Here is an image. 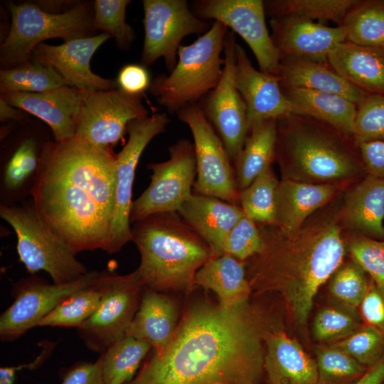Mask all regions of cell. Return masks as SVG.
<instances>
[{"instance_id":"cell-1","label":"cell","mask_w":384,"mask_h":384,"mask_svg":"<svg viewBox=\"0 0 384 384\" xmlns=\"http://www.w3.org/2000/svg\"><path fill=\"white\" fill-rule=\"evenodd\" d=\"M268 331L248 302L228 309L198 302L185 312L166 348L126 384H257Z\"/></svg>"},{"instance_id":"cell-2","label":"cell","mask_w":384,"mask_h":384,"mask_svg":"<svg viewBox=\"0 0 384 384\" xmlns=\"http://www.w3.org/2000/svg\"><path fill=\"white\" fill-rule=\"evenodd\" d=\"M117 154L75 137L43 145L31 199L38 215L77 255L107 252L115 207Z\"/></svg>"},{"instance_id":"cell-3","label":"cell","mask_w":384,"mask_h":384,"mask_svg":"<svg viewBox=\"0 0 384 384\" xmlns=\"http://www.w3.org/2000/svg\"><path fill=\"white\" fill-rule=\"evenodd\" d=\"M263 249L246 272L251 289L277 291L296 324H306L319 287L341 265L345 247L336 220H319L292 233L259 228Z\"/></svg>"},{"instance_id":"cell-4","label":"cell","mask_w":384,"mask_h":384,"mask_svg":"<svg viewBox=\"0 0 384 384\" xmlns=\"http://www.w3.org/2000/svg\"><path fill=\"white\" fill-rule=\"evenodd\" d=\"M132 242L140 253L136 272L154 291L188 292L197 271L212 257L207 242L177 212L150 215L132 223Z\"/></svg>"},{"instance_id":"cell-5","label":"cell","mask_w":384,"mask_h":384,"mask_svg":"<svg viewBox=\"0 0 384 384\" xmlns=\"http://www.w3.org/2000/svg\"><path fill=\"white\" fill-rule=\"evenodd\" d=\"M351 139L306 115L290 113L277 119L275 158L282 179L329 183L356 176L362 166Z\"/></svg>"},{"instance_id":"cell-6","label":"cell","mask_w":384,"mask_h":384,"mask_svg":"<svg viewBox=\"0 0 384 384\" xmlns=\"http://www.w3.org/2000/svg\"><path fill=\"white\" fill-rule=\"evenodd\" d=\"M228 28L215 21L210 29L188 46H180L169 75L156 76L149 90L170 114L198 102L218 85L225 63L221 53Z\"/></svg>"},{"instance_id":"cell-7","label":"cell","mask_w":384,"mask_h":384,"mask_svg":"<svg viewBox=\"0 0 384 384\" xmlns=\"http://www.w3.org/2000/svg\"><path fill=\"white\" fill-rule=\"evenodd\" d=\"M0 216L15 231L20 260L31 274L43 270L54 284H61L89 272L68 245L41 219L31 198L14 205L0 204Z\"/></svg>"},{"instance_id":"cell-8","label":"cell","mask_w":384,"mask_h":384,"mask_svg":"<svg viewBox=\"0 0 384 384\" xmlns=\"http://www.w3.org/2000/svg\"><path fill=\"white\" fill-rule=\"evenodd\" d=\"M11 24L0 46L3 69L31 60L34 48L43 41L60 38L65 42L88 36L93 16L87 3H77L67 11L50 13L34 3H10Z\"/></svg>"},{"instance_id":"cell-9","label":"cell","mask_w":384,"mask_h":384,"mask_svg":"<svg viewBox=\"0 0 384 384\" xmlns=\"http://www.w3.org/2000/svg\"><path fill=\"white\" fill-rule=\"evenodd\" d=\"M100 283V302L77 331L89 349L102 353L126 335L144 287L136 270L125 275L101 272Z\"/></svg>"},{"instance_id":"cell-10","label":"cell","mask_w":384,"mask_h":384,"mask_svg":"<svg viewBox=\"0 0 384 384\" xmlns=\"http://www.w3.org/2000/svg\"><path fill=\"white\" fill-rule=\"evenodd\" d=\"M169 151L168 160L147 165V169L152 172L151 181L132 203L130 223L157 213L178 212L192 196L197 175L193 143L186 139H178Z\"/></svg>"},{"instance_id":"cell-11","label":"cell","mask_w":384,"mask_h":384,"mask_svg":"<svg viewBox=\"0 0 384 384\" xmlns=\"http://www.w3.org/2000/svg\"><path fill=\"white\" fill-rule=\"evenodd\" d=\"M80 92L75 137L99 148L113 149L123 139L129 122L148 116L142 95L129 94L119 87Z\"/></svg>"},{"instance_id":"cell-12","label":"cell","mask_w":384,"mask_h":384,"mask_svg":"<svg viewBox=\"0 0 384 384\" xmlns=\"http://www.w3.org/2000/svg\"><path fill=\"white\" fill-rule=\"evenodd\" d=\"M178 119L190 129L196 153L195 193L240 204L234 167L224 144L198 103L181 109Z\"/></svg>"},{"instance_id":"cell-13","label":"cell","mask_w":384,"mask_h":384,"mask_svg":"<svg viewBox=\"0 0 384 384\" xmlns=\"http://www.w3.org/2000/svg\"><path fill=\"white\" fill-rule=\"evenodd\" d=\"M143 9L142 61L149 65L163 58L169 73L177 63L183 38L191 34H203L211 26L190 9L186 0H144Z\"/></svg>"},{"instance_id":"cell-14","label":"cell","mask_w":384,"mask_h":384,"mask_svg":"<svg viewBox=\"0 0 384 384\" xmlns=\"http://www.w3.org/2000/svg\"><path fill=\"white\" fill-rule=\"evenodd\" d=\"M169 122L166 113H154L133 119L127 125L128 140L117 154L115 207L107 250L109 254L118 252L127 242L132 241L129 215L137 165L148 144L165 132Z\"/></svg>"},{"instance_id":"cell-15","label":"cell","mask_w":384,"mask_h":384,"mask_svg":"<svg viewBox=\"0 0 384 384\" xmlns=\"http://www.w3.org/2000/svg\"><path fill=\"white\" fill-rule=\"evenodd\" d=\"M235 33L228 31L224 42L225 63L215 88L198 105L222 140L232 164L238 159L249 132L246 105L235 82Z\"/></svg>"},{"instance_id":"cell-16","label":"cell","mask_w":384,"mask_h":384,"mask_svg":"<svg viewBox=\"0 0 384 384\" xmlns=\"http://www.w3.org/2000/svg\"><path fill=\"white\" fill-rule=\"evenodd\" d=\"M100 272L89 271L80 279L65 284H49L34 274L14 283L13 303L1 314L0 338L11 341L29 329L64 299L91 284Z\"/></svg>"},{"instance_id":"cell-17","label":"cell","mask_w":384,"mask_h":384,"mask_svg":"<svg viewBox=\"0 0 384 384\" xmlns=\"http://www.w3.org/2000/svg\"><path fill=\"white\" fill-rule=\"evenodd\" d=\"M192 4V11L200 18L219 21L243 38L260 70L277 75L279 55L267 28L264 1L197 0Z\"/></svg>"},{"instance_id":"cell-18","label":"cell","mask_w":384,"mask_h":384,"mask_svg":"<svg viewBox=\"0 0 384 384\" xmlns=\"http://www.w3.org/2000/svg\"><path fill=\"white\" fill-rule=\"evenodd\" d=\"M111 36H97L73 39L59 46L38 45L31 60L55 70L66 85L79 90H107L118 87L117 80L106 79L90 69V60L98 48Z\"/></svg>"},{"instance_id":"cell-19","label":"cell","mask_w":384,"mask_h":384,"mask_svg":"<svg viewBox=\"0 0 384 384\" xmlns=\"http://www.w3.org/2000/svg\"><path fill=\"white\" fill-rule=\"evenodd\" d=\"M270 26L279 60L299 58L327 63L330 52L346 41L343 26L329 27L294 15L271 18Z\"/></svg>"},{"instance_id":"cell-20","label":"cell","mask_w":384,"mask_h":384,"mask_svg":"<svg viewBox=\"0 0 384 384\" xmlns=\"http://www.w3.org/2000/svg\"><path fill=\"white\" fill-rule=\"evenodd\" d=\"M235 82L247 107L249 129L262 121L277 120L293 113L278 77L255 69L238 43L235 48Z\"/></svg>"},{"instance_id":"cell-21","label":"cell","mask_w":384,"mask_h":384,"mask_svg":"<svg viewBox=\"0 0 384 384\" xmlns=\"http://www.w3.org/2000/svg\"><path fill=\"white\" fill-rule=\"evenodd\" d=\"M9 105L33 114L50 128L53 139L65 141L75 135V118L80 90L64 85L43 92H12L1 95Z\"/></svg>"},{"instance_id":"cell-22","label":"cell","mask_w":384,"mask_h":384,"mask_svg":"<svg viewBox=\"0 0 384 384\" xmlns=\"http://www.w3.org/2000/svg\"><path fill=\"white\" fill-rule=\"evenodd\" d=\"M177 213L207 242L212 252L211 257L220 256L225 236L244 216L240 205L196 193Z\"/></svg>"},{"instance_id":"cell-23","label":"cell","mask_w":384,"mask_h":384,"mask_svg":"<svg viewBox=\"0 0 384 384\" xmlns=\"http://www.w3.org/2000/svg\"><path fill=\"white\" fill-rule=\"evenodd\" d=\"M263 368L270 384H318L316 361L282 331H268Z\"/></svg>"},{"instance_id":"cell-24","label":"cell","mask_w":384,"mask_h":384,"mask_svg":"<svg viewBox=\"0 0 384 384\" xmlns=\"http://www.w3.org/2000/svg\"><path fill=\"white\" fill-rule=\"evenodd\" d=\"M33 136L21 139L3 158L0 167V204L14 205L31 198L44 144Z\"/></svg>"},{"instance_id":"cell-25","label":"cell","mask_w":384,"mask_h":384,"mask_svg":"<svg viewBox=\"0 0 384 384\" xmlns=\"http://www.w3.org/2000/svg\"><path fill=\"white\" fill-rule=\"evenodd\" d=\"M277 76L282 88H305L343 97L357 106L368 93L348 82L327 63L282 58Z\"/></svg>"},{"instance_id":"cell-26","label":"cell","mask_w":384,"mask_h":384,"mask_svg":"<svg viewBox=\"0 0 384 384\" xmlns=\"http://www.w3.org/2000/svg\"><path fill=\"white\" fill-rule=\"evenodd\" d=\"M331 183H310L289 179L279 181L275 197L274 225L284 232L299 229L306 219L336 193Z\"/></svg>"},{"instance_id":"cell-27","label":"cell","mask_w":384,"mask_h":384,"mask_svg":"<svg viewBox=\"0 0 384 384\" xmlns=\"http://www.w3.org/2000/svg\"><path fill=\"white\" fill-rule=\"evenodd\" d=\"M327 60L351 84L368 94L384 95V50L346 41L330 52Z\"/></svg>"},{"instance_id":"cell-28","label":"cell","mask_w":384,"mask_h":384,"mask_svg":"<svg viewBox=\"0 0 384 384\" xmlns=\"http://www.w3.org/2000/svg\"><path fill=\"white\" fill-rule=\"evenodd\" d=\"M174 302L161 292L144 287L139 308L126 335L147 342L156 353L169 344L177 327Z\"/></svg>"},{"instance_id":"cell-29","label":"cell","mask_w":384,"mask_h":384,"mask_svg":"<svg viewBox=\"0 0 384 384\" xmlns=\"http://www.w3.org/2000/svg\"><path fill=\"white\" fill-rule=\"evenodd\" d=\"M195 285L213 291L219 304L228 309L248 302L252 290L245 262L224 254L210 257L196 272Z\"/></svg>"},{"instance_id":"cell-30","label":"cell","mask_w":384,"mask_h":384,"mask_svg":"<svg viewBox=\"0 0 384 384\" xmlns=\"http://www.w3.org/2000/svg\"><path fill=\"white\" fill-rule=\"evenodd\" d=\"M342 218L352 229L384 238V178L368 175L345 195Z\"/></svg>"},{"instance_id":"cell-31","label":"cell","mask_w":384,"mask_h":384,"mask_svg":"<svg viewBox=\"0 0 384 384\" xmlns=\"http://www.w3.org/2000/svg\"><path fill=\"white\" fill-rule=\"evenodd\" d=\"M281 89L292 104L293 113L312 117L353 138L356 104L331 93L297 87Z\"/></svg>"},{"instance_id":"cell-32","label":"cell","mask_w":384,"mask_h":384,"mask_svg":"<svg viewBox=\"0 0 384 384\" xmlns=\"http://www.w3.org/2000/svg\"><path fill=\"white\" fill-rule=\"evenodd\" d=\"M277 119H267L250 128L244 146L234 164L239 191L271 166L275 158Z\"/></svg>"},{"instance_id":"cell-33","label":"cell","mask_w":384,"mask_h":384,"mask_svg":"<svg viewBox=\"0 0 384 384\" xmlns=\"http://www.w3.org/2000/svg\"><path fill=\"white\" fill-rule=\"evenodd\" d=\"M151 348L147 342L129 336L112 343L100 355L104 384H126L132 380Z\"/></svg>"},{"instance_id":"cell-34","label":"cell","mask_w":384,"mask_h":384,"mask_svg":"<svg viewBox=\"0 0 384 384\" xmlns=\"http://www.w3.org/2000/svg\"><path fill=\"white\" fill-rule=\"evenodd\" d=\"M341 26L347 41L384 50V0H358Z\"/></svg>"},{"instance_id":"cell-35","label":"cell","mask_w":384,"mask_h":384,"mask_svg":"<svg viewBox=\"0 0 384 384\" xmlns=\"http://www.w3.org/2000/svg\"><path fill=\"white\" fill-rule=\"evenodd\" d=\"M66 85L52 68L33 60L0 71V92H43Z\"/></svg>"},{"instance_id":"cell-36","label":"cell","mask_w":384,"mask_h":384,"mask_svg":"<svg viewBox=\"0 0 384 384\" xmlns=\"http://www.w3.org/2000/svg\"><path fill=\"white\" fill-rule=\"evenodd\" d=\"M100 274L91 284L60 302L41 320L38 326L79 327L95 311L100 302Z\"/></svg>"},{"instance_id":"cell-37","label":"cell","mask_w":384,"mask_h":384,"mask_svg":"<svg viewBox=\"0 0 384 384\" xmlns=\"http://www.w3.org/2000/svg\"><path fill=\"white\" fill-rule=\"evenodd\" d=\"M358 0H272L264 1L265 14L271 18L294 15L309 20L332 21L341 26Z\"/></svg>"},{"instance_id":"cell-38","label":"cell","mask_w":384,"mask_h":384,"mask_svg":"<svg viewBox=\"0 0 384 384\" xmlns=\"http://www.w3.org/2000/svg\"><path fill=\"white\" fill-rule=\"evenodd\" d=\"M278 183L279 181L270 166L240 191V206L244 215L255 223L274 225Z\"/></svg>"},{"instance_id":"cell-39","label":"cell","mask_w":384,"mask_h":384,"mask_svg":"<svg viewBox=\"0 0 384 384\" xmlns=\"http://www.w3.org/2000/svg\"><path fill=\"white\" fill-rule=\"evenodd\" d=\"M318 384H341L359 379L368 370L333 344L316 348Z\"/></svg>"},{"instance_id":"cell-40","label":"cell","mask_w":384,"mask_h":384,"mask_svg":"<svg viewBox=\"0 0 384 384\" xmlns=\"http://www.w3.org/2000/svg\"><path fill=\"white\" fill-rule=\"evenodd\" d=\"M365 272L354 260L341 265L336 271L329 292L341 307L356 312L370 285Z\"/></svg>"},{"instance_id":"cell-41","label":"cell","mask_w":384,"mask_h":384,"mask_svg":"<svg viewBox=\"0 0 384 384\" xmlns=\"http://www.w3.org/2000/svg\"><path fill=\"white\" fill-rule=\"evenodd\" d=\"M129 0H96L92 20L93 30H99L114 38L122 48H128L135 36L125 21Z\"/></svg>"},{"instance_id":"cell-42","label":"cell","mask_w":384,"mask_h":384,"mask_svg":"<svg viewBox=\"0 0 384 384\" xmlns=\"http://www.w3.org/2000/svg\"><path fill=\"white\" fill-rule=\"evenodd\" d=\"M361 326L356 312L343 307H326L316 315L312 330L314 338L320 342H337L352 335Z\"/></svg>"},{"instance_id":"cell-43","label":"cell","mask_w":384,"mask_h":384,"mask_svg":"<svg viewBox=\"0 0 384 384\" xmlns=\"http://www.w3.org/2000/svg\"><path fill=\"white\" fill-rule=\"evenodd\" d=\"M332 344L368 368L384 356V334L368 324L362 325L352 335Z\"/></svg>"},{"instance_id":"cell-44","label":"cell","mask_w":384,"mask_h":384,"mask_svg":"<svg viewBox=\"0 0 384 384\" xmlns=\"http://www.w3.org/2000/svg\"><path fill=\"white\" fill-rule=\"evenodd\" d=\"M353 139L356 144L384 140V95L368 94L358 105Z\"/></svg>"},{"instance_id":"cell-45","label":"cell","mask_w":384,"mask_h":384,"mask_svg":"<svg viewBox=\"0 0 384 384\" xmlns=\"http://www.w3.org/2000/svg\"><path fill=\"white\" fill-rule=\"evenodd\" d=\"M263 245L255 222L244 215L225 236L220 247V255L228 254L244 262L259 254Z\"/></svg>"},{"instance_id":"cell-46","label":"cell","mask_w":384,"mask_h":384,"mask_svg":"<svg viewBox=\"0 0 384 384\" xmlns=\"http://www.w3.org/2000/svg\"><path fill=\"white\" fill-rule=\"evenodd\" d=\"M348 250L353 260L370 274L384 297V241L355 238L349 242Z\"/></svg>"},{"instance_id":"cell-47","label":"cell","mask_w":384,"mask_h":384,"mask_svg":"<svg viewBox=\"0 0 384 384\" xmlns=\"http://www.w3.org/2000/svg\"><path fill=\"white\" fill-rule=\"evenodd\" d=\"M149 74L144 66L127 64L119 70L117 82L118 87L134 95H142L151 84Z\"/></svg>"},{"instance_id":"cell-48","label":"cell","mask_w":384,"mask_h":384,"mask_svg":"<svg viewBox=\"0 0 384 384\" xmlns=\"http://www.w3.org/2000/svg\"><path fill=\"white\" fill-rule=\"evenodd\" d=\"M359 307L366 324L384 334V297L373 282Z\"/></svg>"},{"instance_id":"cell-49","label":"cell","mask_w":384,"mask_h":384,"mask_svg":"<svg viewBox=\"0 0 384 384\" xmlns=\"http://www.w3.org/2000/svg\"><path fill=\"white\" fill-rule=\"evenodd\" d=\"M60 384H104L101 356L95 362H82L67 369Z\"/></svg>"},{"instance_id":"cell-50","label":"cell","mask_w":384,"mask_h":384,"mask_svg":"<svg viewBox=\"0 0 384 384\" xmlns=\"http://www.w3.org/2000/svg\"><path fill=\"white\" fill-rule=\"evenodd\" d=\"M356 145L370 175L384 178V140L360 142Z\"/></svg>"},{"instance_id":"cell-51","label":"cell","mask_w":384,"mask_h":384,"mask_svg":"<svg viewBox=\"0 0 384 384\" xmlns=\"http://www.w3.org/2000/svg\"><path fill=\"white\" fill-rule=\"evenodd\" d=\"M384 382V356L353 384H383Z\"/></svg>"},{"instance_id":"cell-52","label":"cell","mask_w":384,"mask_h":384,"mask_svg":"<svg viewBox=\"0 0 384 384\" xmlns=\"http://www.w3.org/2000/svg\"><path fill=\"white\" fill-rule=\"evenodd\" d=\"M26 112L16 108L0 97V121L5 122L8 120L14 119L21 121L26 118Z\"/></svg>"}]
</instances>
